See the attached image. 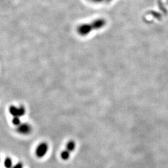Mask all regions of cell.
Listing matches in <instances>:
<instances>
[{
  "mask_svg": "<svg viewBox=\"0 0 168 168\" xmlns=\"http://www.w3.org/2000/svg\"><path fill=\"white\" fill-rule=\"evenodd\" d=\"M107 24V21L103 18H99L95 19L92 23L80 24L78 26L77 31L78 34L82 36H87L90 32L94 30H99L102 29Z\"/></svg>",
  "mask_w": 168,
  "mask_h": 168,
  "instance_id": "1",
  "label": "cell"
},
{
  "mask_svg": "<svg viewBox=\"0 0 168 168\" xmlns=\"http://www.w3.org/2000/svg\"><path fill=\"white\" fill-rule=\"evenodd\" d=\"M10 113L13 116V117H21L24 115L26 113V110L23 106H20L17 107L16 106L11 105L9 108Z\"/></svg>",
  "mask_w": 168,
  "mask_h": 168,
  "instance_id": "2",
  "label": "cell"
},
{
  "mask_svg": "<svg viewBox=\"0 0 168 168\" xmlns=\"http://www.w3.org/2000/svg\"><path fill=\"white\" fill-rule=\"evenodd\" d=\"M48 151V145L46 143H40L36 148V155L38 158H43Z\"/></svg>",
  "mask_w": 168,
  "mask_h": 168,
  "instance_id": "3",
  "label": "cell"
},
{
  "mask_svg": "<svg viewBox=\"0 0 168 168\" xmlns=\"http://www.w3.org/2000/svg\"><path fill=\"white\" fill-rule=\"evenodd\" d=\"M16 131L19 134L26 135L30 134L32 131V128L31 125L28 123H21L16 128Z\"/></svg>",
  "mask_w": 168,
  "mask_h": 168,
  "instance_id": "4",
  "label": "cell"
},
{
  "mask_svg": "<svg viewBox=\"0 0 168 168\" xmlns=\"http://www.w3.org/2000/svg\"><path fill=\"white\" fill-rule=\"evenodd\" d=\"M75 147V142L72 141V140H71V141H69L67 143L66 145V150H68L69 152H72L74 150Z\"/></svg>",
  "mask_w": 168,
  "mask_h": 168,
  "instance_id": "5",
  "label": "cell"
},
{
  "mask_svg": "<svg viewBox=\"0 0 168 168\" xmlns=\"http://www.w3.org/2000/svg\"><path fill=\"white\" fill-rule=\"evenodd\" d=\"M4 166L6 168H12L13 167V161L11 158L7 157L4 161Z\"/></svg>",
  "mask_w": 168,
  "mask_h": 168,
  "instance_id": "6",
  "label": "cell"
},
{
  "mask_svg": "<svg viewBox=\"0 0 168 168\" xmlns=\"http://www.w3.org/2000/svg\"><path fill=\"white\" fill-rule=\"evenodd\" d=\"M60 157L63 160H68L70 157V152L67 150L62 151V153H60Z\"/></svg>",
  "mask_w": 168,
  "mask_h": 168,
  "instance_id": "7",
  "label": "cell"
},
{
  "mask_svg": "<svg viewBox=\"0 0 168 168\" xmlns=\"http://www.w3.org/2000/svg\"><path fill=\"white\" fill-rule=\"evenodd\" d=\"M12 122H13V124L14 125L16 126V127H18V126H19L21 123L20 119L19 117H13V120H12Z\"/></svg>",
  "mask_w": 168,
  "mask_h": 168,
  "instance_id": "8",
  "label": "cell"
},
{
  "mask_svg": "<svg viewBox=\"0 0 168 168\" xmlns=\"http://www.w3.org/2000/svg\"><path fill=\"white\" fill-rule=\"evenodd\" d=\"M23 165L22 163H18L14 166H13L12 168H23Z\"/></svg>",
  "mask_w": 168,
  "mask_h": 168,
  "instance_id": "9",
  "label": "cell"
}]
</instances>
